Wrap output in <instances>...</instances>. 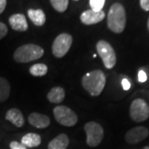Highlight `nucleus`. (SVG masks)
Returning <instances> with one entry per match:
<instances>
[{
	"label": "nucleus",
	"instance_id": "nucleus-15",
	"mask_svg": "<svg viewBox=\"0 0 149 149\" xmlns=\"http://www.w3.org/2000/svg\"><path fill=\"white\" fill-rule=\"evenodd\" d=\"M42 143V139L40 135L37 133H27L22 138L21 143L26 148H36L38 147Z\"/></svg>",
	"mask_w": 149,
	"mask_h": 149
},
{
	"label": "nucleus",
	"instance_id": "nucleus-30",
	"mask_svg": "<svg viewBox=\"0 0 149 149\" xmlns=\"http://www.w3.org/2000/svg\"><path fill=\"white\" fill-rule=\"evenodd\" d=\"M74 1H78V0H74Z\"/></svg>",
	"mask_w": 149,
	"mask_h": 149
},
{
	"label": "nucleus",
	"instance_id": "nucleus-12",
	"mask_svg": "<svg viewBox=\"0 0 149 149\" xmlns=\"http://www.w3.org/2000/svg\"><path fill=\"white\" fill-rule=\"evenodd\" d=\"M28 122L37 128H46L50 125V118L39 113H32L28 116Z\"/></svg>",
	"mask_w": 149,
	"mask_h": 149
},
{
	"label": "nucleus",
	"instance_id": "nucleus-26",
	"mask_svg": "<svg viewBox=\"0 0 149 149\" xmlns=\"http://www.w3.org/2000/svg\"><path fill=\"white\" fill-rule=\"evenodd\" d=\"M141 8L145 11H149V0H140Z\"/></svg>",
	"mask_w": 149,
	"mask_h": 149
},
{
	"label": "nucleus",
	"instance_id": "nucleus-11",
	"mask_svg": "<svg viewBox=\"0 0 149 149\" xmlns=\"http://www.w3.org/2000/svg\"><path fill=\"white\" fill-rule=\"evenodd\" d=\"M9 24L11 27L17 32H25L28 28L27 19L23 14L17 13L9 17Z\"/></svg>",
	"mask_w": 149,
	"mask_h": 149
},
{
	"label": "nucleus",
	"instance_id": "nucleus-1",
	"mask_svg": "<svg viewBox=\"0 0 149 149\" xmlns=\"http://www.w3.org/2000/svg\"><path fill=\"white\" fill-rule=\"evenodd\" d=\"M82 85L91 95L99 96L104 91L106 84V78L100 70H95L85 74L82 80Z\"/></svg>",
	"mask_w": 149,
	"mask_h": 149
},
{
	"label": "nucleus",
	"instance_id": "nucleus-29",
	"mask_svg": "<svg viewBox=\"0 0 149 149\" xmlns=\"http://www.w3.org/2000/svg\"><path fill=\"white\" fill-rule=\"evenodd\" d=\"M148 30H149V17H148Z\"/></svg>",
	"mask_w": 149,
	"mask_h": 149
},
{
	"label": "nucleus",
	"instance_id": "nucleus-21",
	"mask_svg": "<svg viewBox=\"0 0 149 149\" xmlns=\"http://www.w3.org/2000/svg\"><path fill=\"white\" fill-rule=\"evenodd\" d=\"M105 0H90V5L91 9L96 12L102 11L104 6Z\"/></svg>",
	"mask_w": 149,
	"mask_h": 149
},
{
	"label": "nucleus",
	"instance_id": "nucleus-13",
	"mask_svg": "<svg viewBox=\"0 0 149 149\" xmlns=\"http://www.w3.org/2000/svg\"><path fill=\"white\" fill-rule=\"evenodd\" d=\"M5 118L18 128L22 127L25 123V119H24L22 113L17 109H9L6 113Z\"/></svg>",
	"mask_w": 149,
	"mask_h": 149
},
{
	"label": "nucleus",
	"instance_id": "nucleus-24",
	"mask_svg": "<svg viewBox=\"0 0 149 149\" xmlns=\"http://www.w3.org/2000/svg\"><path fill=\"white\" fill-rule=\"evenodd\" d=\"M139 82H145L147 79H148V76H147V74L145 73V71L143 70H139Z\"/></svg>",
	"mask_w": 149,
	"mask_h": 149
},
{
	"label": "nucleus",
	"instance_id": "nucleus-10",
	"mask_svg": "<svg viewBox=\"0 0 149 149\" xmlns=\"http://www.w3.org/2000/svg\"><path fill=\"white\" fill-rule=\"evenodd\" d=\"M104 17H105V13L103 10L96 12L91 9L81 13L80 21L85 25H93L98 22H100Z\"/></svg>",
	"mask_w": 149,
	"mask_h": 149
},
{
	"label": "nucleus",
	"instance_id": "nucleus-19",
	"mask_svg": "<svg viewBox=\"0 0 149 149\" xmlns=\"http://www.w3.org/2000/svg\"><path fill=\"white\" fill-rule=\"evenodd\" d=\"M47 66L42 63H38L32 65L29 69L30 74L33 76H43L47 73Z\"/></svg>",
	"mask_w": 149,
	"mask_h": 149
},
{
	"label": "nucleus",
	"instance_id": "nucleus-8",
	"mask_svg": "<svg viewBox=\"0 0 149 149\" xmlns=\"http://www.w3.org/2000/svg\"><path fill=\"white\" fill-rule=\"evenodd\" d=\"M72 37L68 33H61L54 40L52 44V53L58 58H61L69 52L72 44Z\"/></svg>",
	"mask_w": 149,
	"mask_h": 149
},
{
	"label": "nucleus",
	"instance_id": "nucleus-7",
	"mask_svg": "<svg viewBox=\"0 0 149 149\" xmlns=\"http://www.w3.org/2000/svg\"><path fill=\"white\" fill-rule=\"evenodd\" d=\"M130 117L135 122H143L149 117V106L143 99L133 100L130 106Z\"/></svg>",
	"mask_w": 149,
	"mask_h": 149
},
{
	"label": "nucleus",
	"instance_id": "nucleus-17",
	"mask_svg": "<svg viewBox=\"0 0 149 149\" xmlns=\"http://www.w3.org/2000/svg\"><path fill=\"white\" fill-rule=\"evenodd\" d=\"M27 14L31 21L38 27L43 26L46 22V15L42 9H29Z\"/></svg>",
	"mask_w": 149,
	"mask_h": 149
},
{
	"label": "nucleus",
	"instance_id": "nucleus-28",
	"mask_svg": "<svg viewBox=\"0 0 149 149\" xmlns=\"http://www.w3.org/2000/svg\"><path fill=\"white\" fill-rule=\"evenodd\" d=\"M143 149H149V145H148V146H146V147H144V148Z\"/></svg>",
	"mask_w": 149,
	"mask_h": 149
},
{
	"label": "nucleus",
	"instance_id": "nucleus-18",
	"mask_svg": "<svg viewBox=\"0 0 149 149\" xmlns=\"http://www.w3.org/2000/svg\"><path fill=\"white\" fill-rule=\"evenodd\" d=\"M10 84L7 79L0 77V102L6 101L10 95Z\"/></svg>",
	"mask_w": 149,
	"mask_h": 149
},
{
	"label": "nucleus",
	"instance_id": "nucleus-2",
	"mask_svg": "<svg viewBox=\"0 0 149 149\" xmlns=\"http://www.w3.org/2000/svg\"><path fill=\"white\" fill-rule=\"evenodd\" d=\"M108 27L113 32L121 33L126 26V12L123 6L118 3H113L109 10L107 18Z\"/></svg>",
	"mask_w": 149,
	"mask_h": 149
},
{
	"label": "nucleus",
	"instance_id": "nucleus-25",
	"mask_svg": "<svg viewBox=\"0 0 149 149\" xmlns=\"http://www.w3.org/2000/svg\"><path fill=\"white\" fill-rule=\"evenodd\" d=\"M122 86L123 89L124 91H128V90L130 89V87H131V84H130V82L128 81V80H127L126 78H124V79H123L122 80Z\"/></svg>",
	"mask_w": 149,
	"mask_h": 149
},
{
	"label": "nucleus",
	"instance_id": "nucleus-16",
	"mask_svg": "<svg viewBox=\"0 0 149 149\" xmlns=\"http://www.w3.org/2000/svg\"><path fill=\"white\" fill-rule=\"evenodd\" d=\"M65 99V91L62 87H53L47 94V100L53 104H60Z\"/></svg>",
	"mask_w": 149,
	"mask_h": 149
},
{
	"label": "nucleus",
	"instance_id": "nucleus-27",
	"mask_svg": "<svg viewBox=\"0 0 149 149\" xmlns=\"http://www.w3.org/2000/svg\"><path fill=\"white\" fill-rule=\"evenodd\" d=\"M7 5V0H0V14L4 11Z\"/></svg>",
	"mask_w": 149,
	"mask_h": 149
},
{
	"label": "nucleus",
	"instance_id": "nucleus-6",
	"mask_svg": "<svg viewBox=\"0 0 149 149\" xmlns=\"http://www.w3.org/2000/svg\"><path fill=\"white\" fill-rule=\"evenodd\" d=\"M86 133V143L90 147H96L104 139V129L100 123L96 122L87 123L84 127Z\"/></svg>",
	"mask_w": 149,
	"mask_h": 149
},
{
	"label": "nucleus",
	"instance_id": "nucleus-22",
	"mask_svg": "<svg viewBox=\"0 0 149 149\" xmlns=\"http://www.w3.org/2000/svg\"><path fill=\"white\" fill-rule=\"evenodd\" d=\"M8 33V27L4 23L0 22V40L3 39Z\"/></svg>",
	"mask_w": 149,
	"mask_h": 149
},
{
	"label": "nucleus",
	"instance_id": "nucleus-23",
	"mask_svg": "<svg viewBox=\"0 0 149 149\" xmlns=\"http://www.w3.org/2000/svg\"><path fill=\"white\" fill-rule=\"evenodd\" d=\"M11 149H27L25 146H23L21 143H18L16 141H13L9 145Z\"/></svg>",
	"mask_w": 149,
	"mask_h": 149
},
{
	"label": "nucleus",
	"instance_id": "nucleus-20",
	"mask_svg": "<svg viewBox=\"0 0 149 149\" xmlns=\"http://www.w3.org/2000/svg\"><path fill=\"white\" fill-rule=\"evenodd\" d=\"M54 8L57 12L63 13L67 9L69 0H50Z\"/></svg>",
	"mask_w": 149,
	"mask_h": 149
},
{
	"label": "nucleus",
	"instance_id": "nucleus-4",
	"mask_svg": "<svg viewBox=\"0 0 149 149\" xmlns=\"http://www.w3.org/2000/svg\"><path fill=\"white\" fill-rule=\"evenodd\" d=\"M99 56L107 69H112L116 64V54L112 46L106 41L100 40L96 45Z\"/></svg>",
	"mask_w": 149,
	"mask_h": 149
},
{
	"label": "nucleus",
	"instance_id": "nucleus-5",
	"mask_svg": "<svg viewBox=\"0 0 149 149\" xmlns=\"http://www.w3.org/2000/svg\"><path fill=\"white\" fill-rule=\"evenodd\" d=\"M56 120L61 125L72 127L78 122V117L72 109L65 105L55 107L53 110Z\"/></svg>",
	"mask_w": 149,
	"mask_h": 149
},
{
	"label": "nucleus",
	"instance_id": "nucleus-3",
	"mask_svg": "<svg viewBox=\"0 0 149 149\" xmlns=\"http://www.w3.org/2000/svg\"><path fill=\"white\" fill-rule=\"evenodd\" d=\"M44 54V50L38 45L26 44L17 49L13 54V58L17 62L27 63L40 59Z\"/></svg>",
	"mask_w": 149,
	"mask_h": 149
},
{
	"label": "nucleus",
	"instance_id": "nucleus-14",
	"mask_svg": "<svg viewBox=\"0 0 149 149\" xmlns=\"http://www.w3.org/2000/svg\"><path fill=\"white\" fill-rule=\"evenodd\" d=\"M69 143L68 136L65 133H61L49 143L47 149H66Z\"/></svg>",
	"mask_w": 149,
	"mask_h": 149
},
{
	"label": "nucleus",
	"instance_id": "nucleus-9",
	"mask_svg": "<svg viewBox=\"0 0 149 149\" xmlns=\"http://www.w3.org/2000/svg\"><path fill=\"white\" fill-rule=\"evenodd\" d=\"M149 131L143 126H139L130 129L125 135V140L129 144H136L148 138Z\"/></svg>",
	"mask_w": 149,
	"mask_h": 149
}]
</instances>
